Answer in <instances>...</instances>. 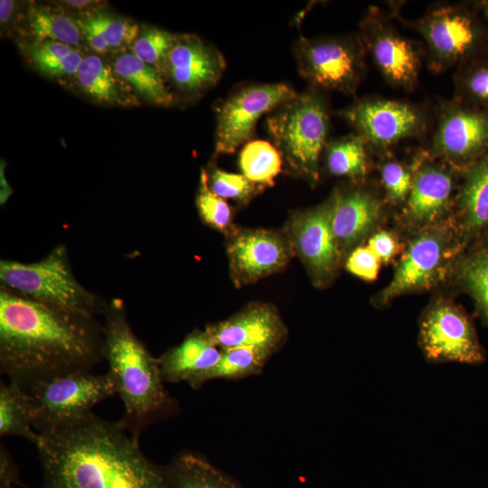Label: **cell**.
I'll return each mask as SVG.
<instances>
[{"mask_svg": "<svg viewBox=\"0 0 488 488\" xmlns=\"http://www.w3.org/2000/svg\"><path fill=\"white\" fill-rule=\"evenodd\" d=\"M104 359L123 405L120 423L137 440L152 423L166 414L173 400L164 386L158 359L135 334L121 302L104 313Z\"/></svg>", "mask_w": 488, "mask_h": 488, "instance_id": "3", "label": "cell"}, {"mask_svg": "<svg viewBox=\"0 0 488 488\" xmlns=\"http://www.w3.org/2000/svg\"><path fill=\"white\" fill-rule=\"evenodd\" d=\"M382 156L379 172L387 200L393 204L404 205L412 185V168L389 158V154Z\"/></svg>", "mask_w": 488, "mask_h": 488, "instance_id": "37", "label": "cell"}, {"mask_svg": "<svg viewBox=\"0 0 488 488\" xmlns=\"http://www.w3.org/2000/svg\"><path fill=\"white\" fill-rule=\"evenodd\" d=\"M474 5L488 27V0L475 2Z\"/></svg>", "mask_w": 488, "mask_h": 488, "instance_id": "44", "label": "cell"}, {"mask_svg": "<svg viewBox=\"0 0 488 488\" xmlns=\"http://www.w3.org/2000/svg\"><path fill=\"white\" fill-rule=\"evenodd\" d=\"M283 159L277 149L269 142L254 140L245 144L239 158L244 176L262 187L274 184L281 172Z\"/></svg>", "mask_w": 488, "mask_h": 488, "instance_id": "32", "label": "cell"}, {"mask_svg": "<svg viewBox=\"0 0 488 488\" xmlns=\"http://www.w3.org/2000/svg\"><path fill=\"white\" fill-rule=\"evenodd\" d=\"M359 37L389 85L406 90L416 87L422 64L421 49L401 34L380 9H368L360 24Z\"/></svg>", "mask_w": 488, "mask_h": 488, "instance_id": "13", "label": "cell"}, {"mask_svg": "<svg viewBox=\"0 0 488 488\" xmlns=\"http://www.w3.org/2000/svg\"><path fill=\"white\" fill-rule=\"evenodd\" d=\"M451 272L456 286L471 297L477 315L488 327V232L458 255Z\"/></svg>", "mask_w": 488, "mask_h": 488, "instance_id": "23", "label": "cell"}, {"mask_svg": "<svg viewBox=\"0 0 488 488\" xmlns=\"http://www.w3.org/2000/svg\"><path fill=\"white\" fill-rule=\"evenodd\" d=\"M221 354L205 331H193L158 359L163 380L186 381L195 389L198 380L218 363Z\"/></svg>", "mask_w": 488, "mask_h": 488, "instance_id": "22", "label": "cell"}, {"mask_svg": "<svg viewBox=\"0 0 488 488\" xmlns=\"http://www.w3.org/2000/svg\"><path fill=\"white\" fill-rule=\"evenodd\" d=\"M464 249L453 221L418 232L400 258L391 281L375 296L374 304L383 306L400 296L432 287L447 270L451 272Z\"/></svg>", "mask_w": 488, "mask_h": 488, "instance_id": "8", "label": "cell"}, {"mask_svg": "<svg viewBox=\"0 0 488 488\" xmlns=\"http://www.w3.org/2000/svg\"><path fill=\"white\" fill-rule=\"evenodd\" d=\"M27 54L40 72L60 80L76 79L84 58L76 47L54 41L33 42Z\"/></svg>", "mask_w": 488, "mask_h": 488, "instance_id": "29", "label": "cell"}, {"mask_svg": "<svg viewBox=\"0 0 488 488\" xmlns=\"http://www.w3.org/2000/svg\"><path fill=\"white\" fill-rule=\"evenodd\" d=\"M196 205L201 218L213 229L229 230L231 225V210L229 204L211 192L208 184V175L202 171Z\"/></svg>", "mask_w": 488, "mask_h": 488, "instance_id": "38", "label": "cell"}, {"mask_svg": "<svg viewBox=\"0 0 488 488\" xmlns=\"http://www.w3.org/2000/svg\"><path fill=\"white\" fill-rule=\"evenodd\" d=\"M205 333L222 350L249 347L270 355L286 337V328L271 305L255 304L229 319L206 327Z\"/></svg>", "mask_w": 488, "mask_h": 488, "instance_id": "19", "label": "cell"}, {"mask_svg": "<svg viewBox=\"0 0 488 488\" xmlns=\"http://www.w3.org/2000/svg\"><path fill=\"white\" fill-rule=\"evenodd\" d=\"M28 25L34 42L54 41L76 47L83 40L76 19L61 8L32 5L28 10Z\"/></svg>", "mask_w": 488, "mask_h": 488, "instance_id": "30", "label": "cell"}, {"mask_svg": "<svg viewBox=\"0 0 488 488\" xmlns=\"http://www.w3.org/2000/svg\"><path fill=\"white\" fill-rule=\"evenodd\" d=\"M365 49L360 37H301L296 46L298 70L316 87L353 94L361 80Z\"/></svg>", "mask_w": 488, "mask_h": 488, "instance_id": "9", "label": "cell"}, {"mask_svg": "<svg viewBox=\"0 0 488 488\" xmlns=\"http://www.w3.org/2000/svg\"><path fill=\"white\" fill-rule=\"evenodd\" d=\"M112 68L117 77L149 103L167 107L174 99L163 75L131 52L117 55Z\"/></svg>", "mask_w": 488, "mask_h": 488, "instance_id": "25", "label": "cell"}, {"mask_svg": "<svg viewBox=\"0 0 488 488\" xmlns=\"http://www.w3.org/2000/svg\"><path fill=\"white\" fill-rule=\"evenodd\" d=\"M412 185L403 205L405 225L418 232L441 223L454 209L461 172L428 152L416 156Z\"/></svg>", "mask_w": 488, "mask_h": 488, "instance_id": "12", "label": "cell"}, {"mask_svg": "<svg viewBox=\"0 0 488 488\" xmlns=\"http://www.w3.org/2000/svg\"><path fill=\"white\" fill-rule=\"evenodd\" d=\"M453 223L467 248L488 232V151L461 172Z\"/></svg>", "mask_w": 488, "mask_h": 488, "instance_id": "21", "label": "cell"}, {"mask_svg": "<svg viewBox=\"0 0 488 488\" xmlns=\"http://www.w3.org/2000/svg\"><path fill=\"white\" fill-rule=\"evenodd\" d=\"M269 355L265 351L249 347L222 350L218 363L198 380L195 389L213 379H238L258 374Z\"/></svg>", "mask_w": 488, "mask_h": 488, "instance_id": "33", "label": "cell"}, {"mask_svg": "<svg viewBox=\"0 0 488 488\" xmlns=\"http://www.w3.org/2000/svg\"><path fill=\"white\" fill-rule=\"evenodd\" d=\"M419 347L432 362L478 364L485 352L465 311L447 300L429 305L419 321Z\"/></svg>", "mask_w": 488, "mask_h": 488, "instance_id": "10", "label": "cell"}, {"mask_svg": "<svg viewBox=\"0 0 488 488\" xmlns=\"http://www.w3.org/2000/svg\"><path fill=\"white\" fill-rule=\"evenodd\" d=\"M18 467L9 451L1 445L0 447V488H14L20 484Z\"/></svg>", "mask_w": 488, "mask_h": 488, "instance_id": "41", "label": "cell"}, {"mask_svg": "<svg viewBox=\"0 0 488 488\" xmlns=\"http://www.w3.org/2000/svg\"><path fill=\"white\" fill-rule=\"evenodd\" d=\"M0 281L2 288L24 298L94 316L108 307L78 282L63 245L36 262L1 260Z\"/></svg>", "mask_w": 488, "mask_h": 488, "instance_id": "5", "label": "cell"}, {"mask_svg": "<svg viewBox=\"0 0 488 488\" xmlns=\"http://www.w3.org/2000/svg\"><path fill=\"white\" fill-rule=\"evenodd\" d=\"M165 471L172 488H240L230 476L192 453L178 455Z\"/></svg>", "mask_w": 488, "mask_h": 488, "instance_id": "26", "label": "cell"}, {"mask_svg": "<svg viewBox=\"0 0 488 488\" xmlns=\"http://www.w3.org/2000/svg\"><path fill=\"white\" fill-rule=\"evenodd\" d=\"M14 1H0V21L2 26L5 25L11 20V17L14 12Z\"/></svg>", "mask_w": 488, "mask_h": 488, "instance_id": "43", "label": "cell"}, {"mask_svg": "<svg viewBox=\"0 0 488 488\" xmlns=\"http://www.w3.org/2000/svg\"><path fill=\"white\" fill-rule=\"evenodd\" d=\"M83 14L98 28L111 52L131 47L140 32L139 25L133 21L105 11Z\"/></svg>", "mask_w": 488, "mask_h": 488, "instance_id": "35", "label": "cell"}, {"mask_svg": "<svg viewBox=\"0 0 488 488\" xmlns=\"http://www.w3.org/2000/svg\"><path fill=\"white\" fill-rule=\"evenodd\" d=\"M62 5H66L68 7H70L73 10H79L80 12H83L87 10V13L92 12L95 10L94 6H98L99 4V1H92V0H67V1H61ZM86 12V11H85Z\"/></svg>", "mask_w": 488, "mask_h": 488, "instance_id": "42", "label": "cell"}, {"mask_svg": "<svg viewBox=\"0 0 488 488\" xmlns=\"http://www.w3.org/2000/svg\"><path fill=\"white\" fill-rule=\"evenodd\" d=\"M333 194L322 204L293 215L287 236L316 286L334 278L342 253L332 228Z\"/></svg>", "mask_w": 488, "mask_h": 488, "instance_id": "16", "label": "cell"}, {"mask_svg": "<svg viewBox=\"0 0 488 488\" xmlns=\"http://www.w3.org/2000/svg\"><path fill=\"white\" fill-rule=\"evenodd\" d=\"M208 184L211 192L221 198L237 201L240 203L248 202L264 189L242 174L228 173L215 167L208 175Z\"/></svg>", "mask_w": 488, "mask_h": 488, "instance_id": "36", "label": "cell"}, {"mask_svg": "<svg viewBox=\"0 0 488 488\" xmlns=\"http://www.w3.org/2000/svg\"><path fill=\"white\" fill-rule=\"evenodd\" d=\"M380 263V259L367 245L357 246L348 256L345 267L357 277L366 281H372L378 276Z\"/></svg>", "mask_w": 488, "mask_h": 488, "instance_id": "39", "label": "cell"}, {"mask_svg": "<svg viewBox=\"0 0 488 488\" xmlns=\"http://www.w3.org/2000/svg\"><path fill=\"white\" fill-rule=\"evenodd\" d=\"M368 151L365 141L358 134L333 140L324 148L327 170L333 175L362 183L369 171Z\"/></svg>", "mask_w": 488, "mask_h": 488, "instance_id": "28", "label": "cell"}, {"mask_svg": "<svg viewBox=\"0 0 488 488\" xmlns=\"http://www.w3.org/2000/svg\"><path fill=\"white\" fill-rule=\"evenodd\" d=\"M40 488H172L120 421L93 412L40 435Z\"/></svg>", "mask_w": 488, "mask_h": 488, "instance_id": "2", "label": "cell"}, {"mask_svg": "<svg viewBox=\"0 0 488 488\" xmlns=\"http://www.w3.org/2000/svg\"><path fill=\"white\" fill-rule=\"evenodd\" d=\"M362 137L370 151L389 154L395 144L407 138L422 136L427 129L425 113L410 103L366 98L341 112Z\"/></svg>", "mask_w": 488, "mask_h": 488, "instance_id": "11", "label": "cell"}, {"mask_svg": "<svg viewBox=\"0 0 488 488\" xmlns=\"http://www.w3.org/2000/svg\"><path fill=\"white\" fill-rule=\"evenodd\" d=\"M227 252L231 277L235 285L243 286L281 269L294 250L287 234L243 230L230 237Z\"/></svg>", "mask_w": 488, "mask_h": 488, "instance_id": "17", "label": "cell"}, {"mask_svg": "<svg viewBox=\"0 0 488 488\" xmlns=\"http://www.w3.org/2000/svg\"><path fill=\"white\" fill-rule=\"evenodd\" d=\"M0 435L23 437L35 446L40 440V435L33 427L29 395L13 381L0 384Z\"/></svg>", "mask_w": 488, "mask_h": 488, "instance_id": "27", "label": "cell"}, {"mask_svg": "<svg viewBox=\"0 0 488 488\" xmlns=\"http://www.w3.org/2000/svg\"><path fill=\"white\" fill-rule=\"evenodd\" d=\"M76 80L80 90L99 104L129 106L138 103L130 92L132 89L99 55L84 56Z\"/></svg>", "mask_w": 488, "mask_h": 488, "instance_id": "24", "label": "cell"}, {"mask_svg": "<svg viewBox=\"0 0 488 488\" xmlns=\"http://www.w3.org/2000/svg\"><path fill=\"white\" fill-rule=\"evenodd\" d=\"M296 96L293 89L283 83L253 84L235 91L217 113L216 154H231L247 144L264 114Z\"/></svg>", "mask_w": 488, "mask_h": 488, "instance_id": "14", "label": "cell"}, {"mask_svg": "<svg viewBox=\"0 0 488 488\" xmlns=\"http://www.w3.org/2000/svg\"><path fill=\"white\" fill-rule=\"evenodd\" d=\"M332 194V228L343 255L373 231L381 217L382 202L361 183L336 189Z\"/></svg>", "mask_w": 488, "mask_h": 488, "instance_id": "20", "label": "cell"}, {"mask_svg": "<svg viewBox=\"0 0 488 488\" xmlns=\"http://www.w3.org/2000/svg\"><path fill=\"white\" fill-rule=\"evenodd\" d=\"M267 129L288 169L314 184L329 130V113L323 97L314 91L297 94L272 111Z\"/></svg>", "mask_w": 488, "mask_h": 488, "instance_id": "4", "label": "cell"}, {"mask_svg": "<svg viewBox=\"0 0 488 488\" xmlns=\"http://www.w3.org/2000/svg\"><path fill=\"white\" fill-rule=\"evenodd\" d=\"M410 23L426 42L428 66L441 72L488 52V27L474 4H442Z\"/></svg>", "mask_w": 488, "mask_h": 488, "instance_id": "6", "label": "cell"}, {"mask_svg": "<svg viewBox=\"0 0 488 488\" xmlns=\"http://www.w3.org/2000/svg\"><path fill=\"white\" fill-rule=\"evenodd\" d=\"M103 324L94 315L30 300L1 287L0 370L23 389L91 371L103 359Z\"/></svg>", "mask_w": 488, "mask_h": 488, "instance_id": "1", "label": "cell"}, {"mask_svg": "<svg viewBox=\"0 0 488 488\" xmlns=\"http://www.w3.org/2000/svg\"><path fill=\"white\" fill-rule=\"evenodd\" d=\"M488 151V112L455 99L441 105L429 151L462 172Z\"/></svg>", "mask_w": 488, "mask_h": 488, "instance_id": "15", "label": "cell"}, {"mask_svg": "<svg viewBox=\"0 0 488 488\" xmlns=\"http://www.w3.org/2000/svg\"><path fill=\"white\" fill-rule=\"evenodd\" d=\"M367 246L381 263L389 262L399 251V242L396 236L386 230L372 234Z\"/></svg>", "mask_w": 488, "mask_h": 488, "instance_id": "40", "label": "cell"}, {"mask_svg": "<svg viewBox=\"0 0 488 488\" xmlns=\"http://www.w3.org/2000/svg\"><path fill=\"white\" fill-rule=\"evenodd\" d=\"M23 389L30 398L33 427L39 435L88 416L97 404L117 395L108 371L68 372L39 380Z\"/></svg>", "mask_w": 488, "mask_h": 488, "instance_id": "7", "label": "cell"}, {"mask_svg": "<svg viewBox=\"0 0 488 488\" xmlns=\"http://www.w3.org/2000/svg\"><path fill=\"white\" fill-rule=\"evenodd\" d=\"M454 85V99L488 112V52L458 66Z\"/></svg>", "mask_w": 488, "mask_h": 488, "instance_id": "31", "label": "cell"}, {"mask_svg": "<svg viewBox=\"0 0 488 488\" xmlns=\"http://www.w3.org/2000/svg\"><path fill=\"white\" fill-rule=\"evenodd\" d=\"M225 69L222 54L194 34H177L164 79L179 93L193 98L214 86Z\"/></svg>", "mask_w": 488, "mask_h": 488, "instance_id": "18", "label": "cell"}, {"mask_svg": "<svg viewBox=\"0 0 488 488\" xmlns=\"http://www.w3.org/2000/svg\"><path fill=\"white\" fill-rule=\"evenodd\" d=\"M176 37L177 34L168 31L146 26L140 30L130 50L139 59L155 67L164 77L166 60Z\"/></svg>", "mask_w": 488, "mask_h": 488, "instance_id": "34", "label": "cell"}]
</instances>
